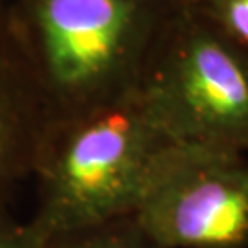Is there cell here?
I'll return each instance as SVG.
<instances>
[{
	"instance_id": "6da1fadb",
	"label": "cell",
	"mask_w": 248,
	"mask_h": 248,
	"mask_svg": "<svg viewBox=\"0 0 248 248\" xmlns=\"http://www.w3.org/2000/svg\"><path fill=\"white\" fill-rule=\"evenodd\" d=\"M180 0H9L48 124L138 90Z\"/></svg>"
},
{
	"instance_id": "7a4b0ae2",
	"label": "cell",
	"mask_w": 248,
	"mask_h": 248,
	"mask_svg": "<svg viewBox=\"0 0 248 248\" xmlns=\"http://www.w3.org/2000/svg\"><path fill=\"white\" fill-rule=\"evenodd\" d=\"M173 142L140 90L46 125L30 180L31 228L48 243L131 217L160 153Z\"/></svg>"
},
{
	"instance_id": "3957f363",
	"label": "cell",
	"mask_w": 248,
	"mask_h": 248,
	"mask_svg": "<svg viewBox=\"0 0 248 248\" xmlns=\"http://www.w3.org/2000/svg\"><path fill=\"white\" fill-rule=\"evenodd\" d=\"M138 90L173 142L248 155V52L186 0L169 18Z\"/></svg>"
},
{
	"instance_id": "277c9868",
	"label": "cell",
	"mask_w": 248,
	"mask_h": 248,
	"mask_svg": "<svg viewBox=\"0 0 248 248\" xmlns=\"http://www.w3.org/2000/svg\"><path fill=\"white\" fill-rule=\"evenodd\" d=\"M133 219L158 248L248 247V155L171 142Z\"/></svg>"
},
{
	"instance_id": "5b68a950",
	"label": "cell",
	"mask_w": 248,
	"mask_h": 248,
	"mask_svg": "<svg viewBox=\"0 0 248 248\" xmlns=\"http://www.w3.org/2000/svg\"><path fill=\"white\" fill-rule=\"evenodd\" d=\"M48 125L45 103L15 33L9 0H0V212L30 180Z\"/></svg>"
},
{
	"instance_id": "8992f818",
	"label": "cell",
	"mask_w": 248,
	"mask_h": 248,
	"mask_svg": "<svg viewBox=\"0 0 248 248\" xmlns=\"http://www.w3.org/2000/svg\"><path fill=\"white\" fill-rule=\"evenodd\" d=\"M46 248H158L131 217L103 222L64 233L46 243Z\"/></svg>"
},
{
	"instance_id": "52a82bcc",
	"label": "cell",
	"mask_w": 248,
	"mask_h": 248,
	"mask_svg": "<svg viewBox=\"0 0 248 248\" xmlns=\"http://www.w3.org/2000/svg\"><path fill=\"white\" fill-rule=\"evenodd\" d=\"M230 41L248 52V0H186Z\"/></svg>"
},
{
	"instance_id": "ba28073f",
	"label": "cell",
	"mask_w": 248,
	"mask_h": 248,
	"mask_svg": "<svg viewBox=\"0 0 248 248\" xmlns=\"http://www.w3.org/2000/svg\"><path fill=\"white\" fill-rule=\"evenodd\" d=\"M0 248H46V241L30 222H20L9 212H0Z\"/></svg>"
}]
</instances>
